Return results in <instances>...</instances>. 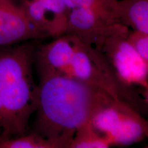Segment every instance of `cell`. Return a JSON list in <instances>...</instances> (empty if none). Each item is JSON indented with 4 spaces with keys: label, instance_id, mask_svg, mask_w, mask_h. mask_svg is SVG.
<instances>
[{
    "label": "cell",
    "instance_id": "cell-14",
    "mask_svg": "<svg viewBox=\"0 0 148 148\" xmlns=\"http://www.w3.org/2000/svg\"><path fill=\"white\" fill-rule=\"evenodd\" d=\"M5 123V110L1 97V86H0V129L2 130Z\"/></svg>",
    "mask_w": 148,
    "mask_h": 148
},
{
    "label": "cell",
    "instance_id": "cell-5",
    "mask_svg": "<svg viewBox=\"0 0 148 148\" xmlns=\"http://www.w3.org/2000/svg\"><path fill=\"white\" fill-rule=\"evenodd\" d=\"M47 43L36 45L33 56V65L38 77L54 75L73 76L75 45L69 36L62 34L54 37Z\"/></svg>",
    "mask_w": 148,
    "mask_h": 148
},
{
    "label": "cell",
    "instance_id": "cell-4",
    "mask_svg": "<svg viewBox=\"0 0 148 148\" xmlns=\"http://www.w3.org/2000/svg\"><path fill=\"white\" fill-rule=\"evenodd\" d=\"M127 36L116 35L109 37L101 51L125 82L147 90L148 64L133 49L127 41Z\"/></svg>",
    "mask_w": 148,
    "mask_h": 148
},
{
    "label": "cell",
    "instance_id": "cell-11",
    "mask_svg": "<svg viewBox=\"0 0 148 148\" xmlns=\"http://www.w3.org/2000/svg\"><path fill=\"white\" fill-rule=\"evenodd\" d=\"M48 13L51 14L55 37L64 34L70 10L64 0H39Z\"/></svg>",
    "mask_w": 148,
    "mask_h": 148
},
{
    "label": "cell",
    "instance_id": "cell-6",
    "mask_svg": "<svg viewBox=\"0 0 148 148\" xmlns=\"http://www.w3.org/2000/svg\"><path fill=\"white\" fill-rule=\"evenodd\" d=\"M47 37L29 21L13 0H0V47Z\"/></svg>",
    "mask_w": 148,
    "mask_h": 148
},
{
    "label": "cell",
    "instance_id": "cell-15",
    "mask_svg": "<svg viewBox=\"0 0 148 148\" xmlns=\"http://www.w3.org/2000/svg\"><path fill=\"white\" fill-rule=\"evenodd\" d=\"M13 1H19V2H21V1H23V0H13Z\"/></svg>",
    "mask_w": 148,
    "mask_h": 148
},
{
    "label": "cell",
    "instance_id": "cell-7",
    "mask_svg": "<svg viewBox=\"0 0 148 148\" xmlns=\"http://www.w3.org/2000/svg\"><path fill=\"white\" fill-rule=\"evenodd\" d=\"M113 15L128 28L148 33V0H117Z\"/></svg>",
    "mask_w": 148,
    "mask_h": 148
},
{
    "label": "cell",
    "instance_id": "cell-8",
    "mask_svg": "<svg viewBox=\"0 0 148 148\" xmlns=\"http://www.w3.org/2000/svg\"><path fill=\"white\" fill-rule=\"evenodd\" d=\"M73 138L42 137L35 133L25 134L0 140V148H69Z\"/></svg>",
    "mask_w": 148,
    "mask_h": 148
},
{
    "label": "cell",
    "instance_id": "cell-2",
    "mask_svg": "<svg viewBox=\"0 0 148 148\" xmlns=\"http://www.w3.org/2000/svg\"><path fill=\"white\" fill-rule=\"evenodd\" d=\"M90 124L111 145H127L147 136V121L126 103L114 101L93 116Z\"/></svg>",
    "mask_w": 148,
    "mask_h": 148
},
{
    "label": "cell",
    "instance_id": "cell-10",
    "mask_svg": "<svg viewBox=\"0 0 148 148\" xmlns=\"http://www.w3.org/2000/svg\"><path fill=\"white\" fill-rule=\"evenodd\" d=\"M110 143L98 132L90 123L82 125L75 131L69 148H107Z\"/></svg>",
    "mask_w": 148,
    "mask_h": 148
},
{
    "label": "cell",
    "instance_id": "cell-13",
    "mask_svg": "<svg viewBox=\"0 0 148 148\" xmlns=\"http://www.w3.org/2000/svg\"><path fill=\"white\" fill-rule=\"evenodd\" d=\"M127 40L140 58L148 64V33L130 30Z\"/></svg>",
    "mask_w": 148,
    "mask_h": 148
},
{
    "label": "cell",
    "instance_id": "cell-3",
    "mask_svg": "<svg viewBox=\"0 0 148 148\" xmlns=\"http://www.w3.org/2000/svg\"><path fill=\"white\" fill-rule=\"evenodd\" d=\"M129 32L128 27L113 18L89 9L73 8L70 10L64 34L101 50L109 37L127 36Z\"/></svg>",
    "mask_w": 148,
    "mask_h": 148
},
{
    "label": "cell",
    "instance_id": "cell-12",
    "mask_svg": "<svg viewBox=\"0 0 148 148\" xmlns=\"http://www.w3.org/2000/svg\"><path fill=\"white\" fill-rule=\"evenodd\" d=\"M116 1L117 0H64L69 10L73 8L89 9L114 20L116 19L113 15V8Z\"/></svg>",
    "mask_w": 148,
    "mask_h": 148
},
{
    "label": "cell",
    "instance_id": "cell-1",
    "mask_svg": "<svg viewBox=\"0 0 148 148\" xmlns=\"http://www.w3.org/2000/svg\"><path fill=\"white\" fill-rule=\"evenodd\" d=\"M114 99L74 77L54 75L39 78L36 113L30 132L47 138H73L77 129Z\"/></svg>",
    "mask_w": 148,
    "mask_h": 148
},
{
    "label": "cell",
    "instance_id": "cell-9",
    "mask_svg": "<svg viewBox=\"0 0 148 148\" xmlns=\"http://www.w3.org/2000/svg\"><path fill=\"white\" fill-rule=\"evenodd\" d=\"M34 26L47 36L55 37L52 20L39 0H23L19 3Z\"/></svg>",
    "mask_w": 148,
    "mask_h": 148
}]
</instances>
